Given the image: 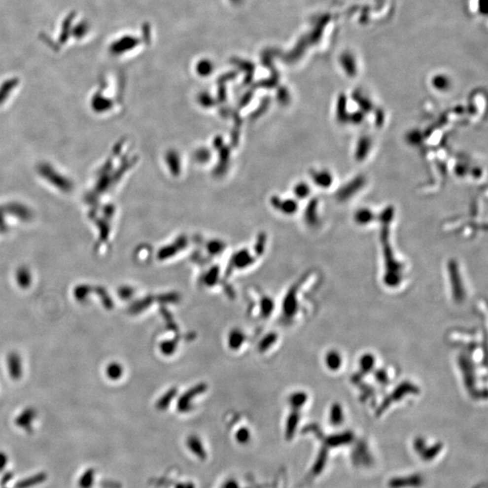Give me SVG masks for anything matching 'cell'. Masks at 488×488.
Listing matches in <instances>:
<instances>
[{
    "instance_id": "8992f818",
    "label": "cell",
    "mask_w": 488,
    "mask_h": 488,
    "mask_svg": "<svg viewBox=\"0 0 488 488\" xmlns=\"http://www.w3.org/2000/svg\"><path fill=\"white\" fill-rule=\"evenodd\" d=\"M35 416H36V411L34 408L32 407L27 408L16 417V424L19 426H22V427H25V426L27 427L35 419Z\"/></svg>"
},
{
    "instance_id": "52a82bcc",
    "label": "cell",
    "mask_w": 488,
    "mask_h": 488,
    "mask_svg": "<svg viewBox=\"0 0 488 488\" xmlns=\"http://www.w3.org/2000/svg\"><path fill=\"white\" fill-rule=\"evenodd\" d=\"M16 279L17 285L21 288H27L30 287L32 283V276L30 271L24 267L16 271Z\"/></svg>"
},
{
    "instance_id": "7c38bea8",
    "label": "cell",
    "mask_w": 488,
    "mask_h": 488,
    "mask_svg": "<svg viewBox=\"0 0 488 488\" xmlns=\"http://www.w3.org/2000/svg\"><path fill=\"white\" fill-rule=\"evenodd\" d=\"M374 359L373 356L371 355H364L362 360H361V365H362V368H363V371L365 372H368L370 368L372 366H374Z\"/></svg>"
},
{
    "instance_id": "30bf717a",
    "label": "cell",
    "mask_w": 488,
    "mask_h": 488,
    "mask_svg": "<svg viewBox=\"0 0 488 488\" xmlns=\"http://www.w3.org/2000/svg\"><path fill=\"white\" fill-rule=\"evenodd\" d=\"M122 367L121 365L117 363H111L108 364V367L106 369V374L109 379L118 380L120 378L122 374Z\"/></svg>"
},
{
    "instance_id": "6da1fadb",
    "label": "cell",
    "mask_w": 488,
    "mask_h": 488,
    "mask_svg": "<svg viewBox=\"0 0 488 488\" xmlns=\"http://www.w3.org/2000/svg\"><path fill=\"white\" fill-rule=\"evenodd\" d=\"M413 448L417 452L421 459L426 462L433 460L434 458L439 455V452L442 450V445L440 443L434 444L433 446L427 447L426 442L423 439H415L413 443Z\"/></svg>"
},
{
    "instance_id": "3957f363",
    "label": "cell",
    "mask_w": 488,
    "mask_h": 488,
    "mask_svg": "<svg viewBox=\"0 0 488 488\" xmlns=\"http://www.w3.org/2000/svg\"><path fill=\"white\" fill-rule=\"evenodd\" d=\"M6 366L11 379L14 381L21 379L23 375V363L19 353L16 352H9L6 357Z\"/></svg>"
},
{
    "instance_id": "8fae6325",
    "label": "cell",
    "mask_w": 488,
    "mask_h": 488,
    "mask_svg": "<svg viewBox=\"0 0 488 488\" xmlns=\"http://www.w3.org/2000/svg\"><path fill=\"white\" fill-rule=\"evenodd\" d=\"M330 421L333 425H340L343 422V411L339 404H335L331 409Z\"/></svg>"
},
{
    "instance_id": "5b68a950",
    "label": "cell",
    "mask_w": 488,
    "mask_h": 488,
    "mask_svg": "<svg viewBox=\"0 0 488 488\" xmlns=\"http://www.w3.org/2000/svg\"><path fill=\"white\" fill-rule=\"evenodd\" d=\"M93 293V287L88 284H80L73 288V297L78 302H85Z\"/></svg>"
},
{
    "instance_id": "ba28073f",
    "label": "cell",
    "mask_w": 488,
    "mask_h": 488,
    "mask_svg": "<svg viewBox=\"0 0 488 488\" xmlns=\"http://www.w3.org/2000/svg\"><path fill=\"white\" fill-rule=\"evenodd\" d=\"M325 363H326L327 367L330 370H333V371L338 370L342 364V358L340 354L335 351L328 352L326 357H325Z\"/></svg>"
},
{
    "instance_id": "7a4b0ae2",
    "label": "cell",
    "mask_w": 488,
    "mask_h": 488,
    "mask_svg": "<svg viewBox=\"0 0 488 488\" xmlns=\"http://www.w3.org/2000/svg\"><path fill=\"white\" fill-rule=\"evenodd\" d=\"M424 484V478L418 474H413L407 477H393L388 486L390 488H419Z\"/></svg>"
},
{
    "instance_id": "277c9868",
    "label": "cell",
    "mask_w": 488,
    "mask_h": 488,
    "mask_svg": "<svg viewBox=\"0 0 488 488\" xmlns=\"http://www.w3.org/2000/svg\"><path fill=\"white\" fill-rule=\"evenodd\" d=\"M353 436L351 432L347 433L338 434V435H333L330 437H327L325 439V444L329 447H338L343 445L349 444L352 442Z\"/></svg>"
},
{
    "instance_id": "9c48e42d",
    "label": "cell",
    "mask_w": 488,
    "mask_h": 488,
    "mask_svg": "<svg viewBox=\"0 0 488 488\" xmlns=\"http://www.w3.org/2000/svg\"><path fill=\"white\" fill-rule=\"evenodd\" d=\"M93 293L97 294L104 308L109 309L113 307V301L109 298V295L105 288L103 287H93Z\"/></svg>"
}]
</instances>
